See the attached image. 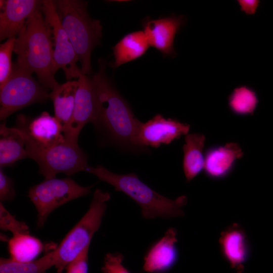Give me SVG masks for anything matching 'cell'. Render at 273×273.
<instances>
[{"instance_id": "6da1fadb", "label": "cell", "mask_w": 273, "mask_h": 273, "mask_svg": "<svg viewBox=\"0 0 273 273\" xmlns=\"http://www.w3.org/2000/svg\"><path fill=\"white\" fill-rule=\"evenodd\" d=\"M98 63V71L91 78L96 100V117L93 123L115 144L137 149L133 139L141 121L107 76L104 60L99 59Z\"/></svg>"}, {"instance_id": "7a4b0ae2", "label": "cell", "mask_w": 273, "mask_h": 273, "mask_svg": "<svg viewBox=\"0 0 273 273\" xmlns=\"http://www.w3.org/2000/svg\"><path fill=\"white\" fill-rule=\"evenodd\" d=\"M14 52L17 56L15 64L35 73L46 88L53 90L59 84L55 78L51 31L40 6L29 16L16 36Z\"/></svg>"}, {"instance_id": "3957f363", "label": "cell", "mask_w": 273, "mask_h": 273, "mask_svg": "<svg viewBox=\"0 0 273 273\" xmlns=\"http://www.w3.org/2000/svg\"><path fill=\"white\" fill-rule=\"evenodd\" d=\"M85 171L113 186L116 191L125 194L139 205L146 219L171 218L184 215L183 208L188 202L186 196L174 200L168 198L144 183L134 173L116 174L101 165L95 167L88 166Z\"/></svg>"}, {"instance_id": "277c9868", "label": "cell", "mask_w": 273, "mask_h": 273, "mask_svg": "<svg viewBox=\"0 0 273 273\" xmlns=\"http://www.w3.org/2000/svg\"><path fill=\"white\" fill-rule=\"evenodd\" d=\"M61 23L81 63V70L87 75L92 71L91 54L100 44L102 26L92 19L87 12V2L78 0L54 1Z\"/></svg>"}, {"instance_id": "5b68a950", "label": "cell", "mask_w": 273, "mask_h": 273, "mask_svg": "<svg viewBox=\"0 0 273 273\" xmlns=\"http://www.w3.org/2000/svg\"><path fill=\"white\" fill-rule=\"evenodd\" d=\"M110 199L109 193L96 190L87 211L53 250L58 273H62L71 261L89 247L94 235L100 227Z\"/></svg>"}, {"instance_id": "8992f818", "label": "cell", "mask_w": 273, "mask_h": 273, "mask_svg": "<svg viewBox=\"0 0 273 273\" xmlns=\"http://www.w3.org/2000/svg\"><path fill=\"white\" fill-rule=\"evenodd\" d=\"M49 98L48 89L36 81L32 73L15 63L7 81L0 87V120L5 121L16 111Z\"/></svg>"}, {"instance_id": "52a82bcc", "label": "cell", "mask_w": 273, "mask_h": 273, "mask_svg": "<svg viewBox=\"0 0 273 273\" xmlns=\"http://www.w3.org/2000/svg\"><path fill=\"white\" fill-rule=\"evenodd\" d=\"M93 186L83 187L70 177L44 179L30 188L28 196L37 210V226L42 227L49 214L56 208L89 195Z\"/></svg>"}, {"instance_id": "ba28073f", "label": "cell", "mask_w": 273, "mask_h": 273, "mask_svg": "<svg viewBox=\"0 0 273 273\" xmlns=\"http://www.w3.org/2000/svg\"><path fill=\"white\" fill-rule=\"evenodd\" d=\"M27 158L35 161L44 179L56 178L58 173L68 176L85 171L89 166L86 154L78 143L65 141L49 148L27 151Z\"/></svg>"}, {"instance_id": "9c48e42d", "label": "cell", "mask_w": 273, "mask_h": 273, "mask_svg": "<svg viewBox=\"0 0 273 273\" xmlns=\"http://www.w3.org/2000/svg\"><path fill=\"white\" fill-rule=\"evenodd\" d=\"M40 9L51 31L55 72L61 69L67 80L78 78L83 74L77 65L79 59L62 27L54 1H42Z\"/></svg>"}, {"instance_id": "30bf717a", "label": "cell", "mask_w": 273, "mask_h": 273, "mask_svg": "<svg viewBox=\"0 0 273 273\" xmlns=\"http://www.w3.org/2000/svg\"><path fill=\"white\" fill-rule=\"evenodd\" d=\"M16 122V127L26 140L27 151L46 149L65 141L62 125L47 112H42L32 119L20 114Z\"/></svg>"}, {"instance_id": "8fae6325", "label": "cell", "mask_w": 273, "mask_h": 273, "mask_svg": "<svg viewBox=\"0 0 273 273\" xmlns=\"http://www.w3.org/2000/svg\"><path fill=\"white\" fill-rule=\"evenodd\" d=\"M190 129L188 124L172 118H165L158 114L146 122H140L133 144L136 148L147 147L157 148L162 145H169L181 136L187 135Z\"/></svg>"}, {"instance_id": "7c38bea8", "label": "cell", "mask_w": 273, "mask_h": 273, "mask_svg": "<svg viewBox=\"0 0 273 273\" xmlns=\"http://www.w3.org/2000/svg\"><path fill=\"white\" fill-rule=\"evenodd\" d=\"M75 105L72 118L64 130L66 141L78 143L79 134L84 126L94 122L96 113V100L92 78L82 74L78 79Z\"/></svg>"}, {"instance_id": "4fadbf2b", "label": "cell", "mask_w": 273, "mask_h": 273, "mask_svg": "<svg viewBox=\"0 0 273 273\" xmlns=\"http://www.w3.org/2000/svg\"><path fill=\"white\" fill-rule=\"evenodd\" d=\"M42 1H0V40L16 38L26 20L41 4Z\"/></svg>"}, {"instance_id": "5bb4252c", "label": "cell", "mask_w": 273, "mask_h": 273, "mask_svg": "<svg viewBox=\"0 0 273 273\" xmlns=\"http://www.w3.org/2000/svg\"><path fill=\"white\" fill-rule=\"evenodd\" d=\"M185 22V18L181 15L145 21L144 32L150 46L155 48L164 55H175L173 47L174 38Z\"/></svg>"}, {"instance_id": "9a60e30c", "label": "cell", "mask_w": 273, "mask_h": 273, "mask_svg": "<svg viewBox=\"0 0 273 273\" xmlns=\"http://www.w3.org/2000/svg\"><path fill=\"white\" fill-rule=\"evenodd\" d=\"M220 251L224 258L237 273H242L250 254L246 233L238 223H234L223 230L219 237Z\"/></svg>"}, {"instance_id": "2e32d148", "label": "cell", "mask_w": 273, "mask_h": 273, "mask_svg": "<svg viewBox=\"0 0 273 273\" xmlns=\"http://www.w3.org/2000/svg\"><path fill=\"white\" fill-rule=\"evenodd\" d=\"M177 231L168 229L164 236L153 244L144 258L143 269L149 273H159L170 269L178 259Z\"/></svg>"}, {"instance_id": "e0dca14e", "label": "cell", "mask_w": 273, "mask_h": 273, "mask_svg": "<svg viewBox=\"0 0 273 273\" xmlns=\"http://www.w3.org/2000/svg\"><path fill=\"white\" fill-rule=\"evenodd\" d=\"M243 155L242 149L235 143L209 148L204 156V172L211 178L222 179L231 172Z\"/></svg>"}, {"instance_id": "ac0fdd59", "label": "cell", "mask_w": 273, "mask_h": 273, "mask_svg": "<svg viewBox=\"0 0 273 273\" xmlns=\"http://www.w3.org/2000/svg\"><path fill=\"white\" fill-rule=\"evenodd\" d=\"M27 142L17 127H9L5 121L0 125V167L11 166L27 158Z\"/></svg>"}, {"instance_id": "d6986e66", "label": "cell", "mask_w": 273, "mask_h": 273, "mask_svg": "<svg viewBox=\"0 0 273 273\" xmlns=\"http://www.w3.org/2000/svg\"><path fill=\"white\" fill-rule=\"evenodd\" d=\"M150 44L144 31H137L126 34L113 48L114 61L113 68L142 56Z\"/></svg>"}, {"instance_id": "ffe728a7", "label": "cell", "mask_w": 273, "mask_h": 273, "mask_svg": "<svg viewBox=\"0 0 273 273\" xmlns=\"http://www.w3.org/2000/svg\"><path fill=\"white\" fill-rule=\"evenodd\" d=\"M78 85L77 80H68L59 84L49 94L53 102L54 117L62 125L63 131L73 115Z\"/></svg>"}, {"instance_id": "44dd1931", "label": "cell", "mask_w": 273, "mask_h": 273, "mask_svg": "<svg viewBox=\"0 0 273 273\" xmlns=\"http://www.w3.org/2000/svg\"><path fill=\"white\" fill-rule=\"evenodd\" d=\"M205 136L201 133L186 135L183 146L184 157L183 167L187 181L189 182L204 169L203 149Z\"/></svg>"}, {"instance_id": "7402d4cb", "label": "cell", "mask_w": 273, "mask_h": 273, "mask_svg": "<svg viewBox=\"0 0 273 273\" xmlns=\"http://www.w3.org/2000/svg\"><path fill=\"white\" fill-rule=\"evenodd\" d=\"M8 251L13 260L28 262L34 260L43 249L42 243L29 234L13 235L8 241Z\"/></svg>"}, {"instance_id": "603a6c76", "label": "cell", "mask_w": 273, "mask_h": 273, "mask_svg": "<svg viewBox=\"0 0 273 273\" xmlns=\"http://www.w3.org/2000/svg\"><path fill=\"white\" fill-rule=\"evenodd\" d=\"M53 250L39 259L28 262H21L11 258L0 259V273H46L55 266Z\"/></svg>"}, {"instance_id": "cb8c5ba5", "label": "cell", "mask_w": 273, "mask_h": 273, "mask_svg": "<svg viewBox=\"0 0 273 273\" xmlns=\"http://www.w3.org/2000/svg\"><path fill=\"white\" fill-rule=\"evenodd\" d=\"M228 106L235 114L252 115L258 104L256 92L251 87L242 85L235 87L228 97Z\"/></svg>"}, {"instance_id": "d4e9b609", "label": "cell", "mask_w": 273, "mask_h": 273, "mask_svg": "<svg viewBox=\"0 0 273 273\" xmlns=\"http://www.w3.org/2000/svg\"><path fill=\"white\" fill-rule=\"evenodd\" d=\"M16 38H10L0 45V87L9 79L13 71L12 62Z\"/></svg>"}, {"instance_id": "484cf974", "label": "cell", "mask_w": 273, "mask_h": 273, "mask_svg": "<svg viewBox=\"0 0 273 273\" xmlns=\"http://www.w3.org/2000/svg\"><path fill=\"white\" fill-rule=\"evenodd\" d=\"M0 228L4 231L11 232L13 235L29 234V227L24 222L17 220L0 202Z\"/></svg>"}, {"instance_id": "4316f807", "label": "cell", "mask_w": 273, "mask_h": 273, "mask_svg": "<svg viewBox=\"0 0 273 273\" xmlns=\"http://www.w3.org/2000/svg\"><path fill=\"white\" fill-rule=\"evenodd\" d=\"M123 256L120 253H108L104 259V273H130L123 265Z\"/></svg>"}, {"instance_id": "83f0119b", "label": "cell", "mask_w": 273, "mask_h": 273, "mask_svg": "<svg viewBox=\"0 0 273 273\" xmlns=\"http://www.w3.org/2000/svg\"><path fill=\"white\" fill-rule=\"evenodd\" d=\"M15 196L14 183L12 178L7 176L0 168V200L1 201H11Z\"/></svg>"}, {"instance_id": "f1b7e54d", "label": "cell", "mask_w": 273, "mask_h": 273, "mask_svg": "<svg viewBox=\"0 0 273 273\" xmlns=\"http://www.w3.org/2000/svg\"><path fill=\"white\" fill-rule=\"evenodd\" d=\"M89 247L85 249L66 267V273H88Z\"/></svg>"}, {"instance_id": "f546056e", "label": "cell", "mask_w": 273, "mask_h": 273, "mask_svg": "<svg viewBox=\"0 0 273 273\" xmlns=\"http://www.w3.org/2000/svg\"><path fill=\"white\" fill-rule=\"evenodd\" d=\"M237 2L240 11L248 15L255 14L260 4V1L257 0H239Z\"/></svg>"}]
</instances>
